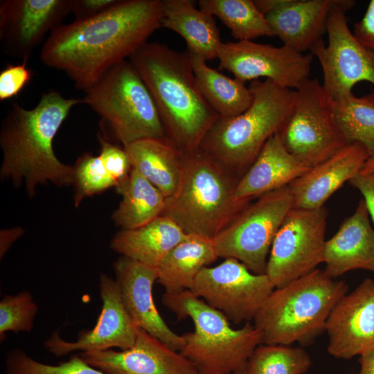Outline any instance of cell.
Returning <instances> with one entry per match:
<instances>
[{
    "instance_id": "6da1fadb",
    "label": "cell",
    "mask_w": 374,
    "mask_h": 374,
    "mask_svg": "<svg viewBox=\"0 0 374 374\" xmlns=\"http://www.w3.org/2000/svg\"><path fill=\"white\" fill-rule=\"evenodd\" d=\"M161 19V0H118L98 15L55 28L39 60L84 91L148 43Z\"/></svg>"
},
{
    "instance_id": "7a4b0ae2",
    "label": "cell",
    "mask_w": 374,
    "mask_h": 374,
    "mask_svg": "<svg viewBox=\"0 0 374 374\" xmlns=\"http://www.w3.org/2000/svg\"><path fill=\"white\" fill-rule=\"evenodd\" d=\"M80 103L82 99L65 98L54 89L43 93L32 109L13 103L0 129L1 179L24 186L29 197L39 185H72L73 166L57 157L53 140L71 109Z\"/></svg>"
},
{
    "instance_id": "3957f363",
    "label": "cell",
    "mask_w": 374,
    "mask_h": 374,
    "mask_svg": "<svg viewBox=\"0 0 374 374\" xmlns=\"http://www.w3.org/2000/svg\"><path fill=\"white\" fill-rule=\"evenodd\" d=\"M129 61L152 94L169 141L181 154L198 151L219 116L198 89L189 52L148 42Z\"/></svg>"
},
{
    "instance_id": "277c9868",
    "label": "cell",
    "mask_w": 374,
    "mask_h": 374,
    "mask_svg": "<svg viewBox=\"0 0 374 374\" xmlns=\"http://www.w3.org/2000/svg\"><path fill=\"white\" fill-rule=\"evenodd\" d=\"M238 180L199 150L182 154L178 186L166 198L161 215L188 235L213 240L251 204L236 197Z\"/></svg>"
},
{
    "instance_id": "5b68a950",
    "label": "cell",
    "mask_w": 374,
    "mask_h": 374,
    "mask_svg": "<svg viewBox=\"0 0 374 374\" xmlns=\"http://www.w3.org/2000/svg\"><path fill=\"white\" fill-rule=\"evenodd\" d=\"M249 88L253 96L249 108L234 117L219 116L199 150L239 179L279 132L296 98L295 90L269 79L253 80Z\"/></svg>"
},
{
    "instance_id": "8992f818",
    "label": "cell",
    "mask_w": 374,
    "mask_h": 374,
    "mask_svg": "<svg viewBox=\"0 0 374 374\" xmlns=\"http://www.w3.org/2000/svg\"><path fill=\"white\" fill-rule=\"evenodd\" d=\"M348 287L316 269L275 288L253 319L261 344H309L325 330L330 313Z\"/></svg>"
},
{
    "instance_id": "52a82bcc",
    "label": "cell",
    "mask_w": 374,
    "mask_h": 374,
    "mask_svg": "<svg viewBox=\"0 0 374 374\" xmlns=\"http://www.w3.org/2000/svg\"><path fill=\"white\" fill-rule=\"evenodd\" d=\"M163 304L178 319L187 317L193 332L182 335L180 353L199 374H234L245 370L254 350L261 344L260 335L250 322L238 329L220 312L211 308L190 290L165 292Z\"/></svg>"
},
{
    "instance_id": "ba28073f",
    "label": "cell",
    "mask_w": 374,
    "mask_h": 374,
    "mask_svg": "<svg viewBox=\"0 0 374 374\" xmlns=\"http://www.w3.org/2000/svg\"><path fill=\"white\" fill-rule=\"evenodd\" d=\"M84 92L82 103L108 123L123 147L142 139H168L152 96L129 60Z\"/></svg>"
},
{
    "instance_id": "9c48e42d",
    "label": "cell",
    "mask_w": 374,
    "mask_h": 374,
    "mask_svg": "<svg viewBox=\"0 0 374 374\" xmlns=\"http://www.w3.org/2000/svg\"><path fill=\"white\" fill-rule=\"evenodd\" d=\"M296 91L292 109L278 132L286 150L313 168L348 143L333 116V100L318 79H308Z\"/></svg>"
},
{
    "instance_id": "30bf717a",
    "label": "cell",
    "mask_w": 374,
    "mask_h": 374,
    "mask_svg": "<svg viewBox=\"0 0 374 374\" xmlns=\"http://www.w3.org/2000/svg\"><path fill=\"white\" fill-rule=\"evenodd\" d=\"M293 206L289 186L258 197L213 240L218 257L236 259L254 274H266L273 241Z\"/></svg>"
},
{
    "instance_id": "8fae6325",
    "label": "cell",
    "mask_w": 374,
    "mask_h": 374,
    "mask_svg": "<svg viewBox=\"0 0 374 374\" xmlns=\"http://www.w3.org/2000/svg\"><path fill=\"white\" fill-rule=\"evenodd\" d=\"M328 211L293 207L273 241L266 274L275 288L285 286L323 262Z\"/></svg>"
},
{
    "instance_id": "7c38bea8",
    "label": "cell",
    "mask_w": 374,
    "mask_h": 374,
    "mask_svg": "<svg viewBox=\"0 0 374 374\" xmlns=\"http://www.w3.org/2000/svg\"><path fill=\"white\" fill-rule=\"evenodd\" d=\"M355 3L353 0H337L328 18V45L322 39L310 51L320 62L322 85L333 100L352 93L357 82L374 84V53L355 38L346 17Z\"/></svg>"
},
{
    "instance_id": "4fadbf2b",
    "label": "cell",
    "mask_w": 374,
    "mask_h": 374,
    "mask_svg": "<svg viewBox=\"0 0 374 374\" xmlns=\"http://www.w3.org/2000/svg\"><path fill=\"white\" fill-rule=\"evenodd\" d=\"M275 289L269 276L251 271L234 258L204 267L190 291L235 324L253 320Z\"/></svg>"
},
{
    "instance_id": "5bb4252c",
    "label": "cell",
    "mask_w": 374,
    "mask_h": 374,
    "mask_svg": "<svg viewBox=\"0 0 374 374\" xmlns=\"http://www.w3.org/2000/svg\"><path fill=\"white\" fill-rule=\"evenodd\" d=\"M217 58L219 69L229 71L244 83L264 77L281 87L296 90L310 78L313 55L285 45L242 40L222 42Z\"/></svg>"
},
{
    "instance_id": "9a60e30c",
    "label": "cell",
    "mask_w": 374,
    "mask_h": 374,
    "mask_svg": "<svg viewBox=\"0 0 374 374\" xmlns=\"http://www.w3.org/2000/svg\"><path fill=\"white\" fill-rule=\"evenodd\" d=\"M73 0L0 1V42L5 54L26 61L72 10Z\"/></svg>"
},
{
    "instance_id": "2e32d148",
    "label": "cell",
    "mask_w": 374,
    "mask_h": 374,
    "mask_svg": "<svg viewBox=\"0 0 374 374\" xmlns=\"http://www.w3.org/2000/svg\"><path fill=\"white\" fill-rule=\"evenodd\" d=\"M102 309L96 324L90 330L80 332L75 341L62 339L57 331L46 341V349L56 356L73 351H102L130 348L134 344L138 328L123 305L116 280L101 274L99 280Z\"/></svg>"
},
{
    "instance_id": "e0dca14e",
    "label": "cell",
    "mask_w": 374,
    "mask_h": 374,
    "mask_svg": "<svg viewBox=\"0 0 374 374\" xmlns=\"http://www.w3.org/2000/svg\"><path fill=\"white\" fill-rule=\"evenodd\" d=\"M328 353L349 359L374 347V280L366 278L334 306L327 319Z\"/></svg>"
},
{
    "instance_id": "ac0fdd59",
    "label": "cell",
    "mask_w": 374,
    "mask_h": 374,
    "mask_svg": "<svg viewBox=\"0 0 374 374\" xmlns=\"http://www.w3.org/2000/svg\"><path fill=\"white\" fill-rule=\"evenodd\" d=\"M79 355L107 374H199L180 352L139 328L130 348L82 352Z\"/></svg>"
},
{
    "instance_id": "d6986e66",
    "label": "cell",
    "mask_w": 374,
    "mask_h": 374,
    "mask_svg": "<svg viewBox=\"0 0 374 374\" xmlns=\"http://www.w3.org/2000/svg\"><path fill=\"white\" fill-rule=\"evenodd\" d=\"M113 267L123 305L135 326L179 352L182 335L170 329L154 301L157 268L124 256L119 257Z\"/></svg>"
},
{
    "instance_id": "ffe728a7",
    "label": "cell",
    "mask_w": 374,
    "mask_h": 374,
    "mask_svg": "<svg viewBox=\"0 0 374 374\" xmlns=\"http://www.w3.org/2000/svg\"><path fill=\"white\" fill-rule=\"evenodd\" d=\"M369 158L366 148L358 142L348 143L332 157L312 168L288 186L293 207L316 209L347 181L355 177Z\"/></svg>"
},
{
    "instance_id": "44dd1931",
    "label": "cell",
    "mask_w": 374,
    "mask_h": 374,
    "mask_svg": "<svg viewBox=\"0 0 374 374\" xmlns=\"http://www.w3.org/2000/svg\"><path fill=\"white\" fill-rule=\"evenodd\" d=\"M323 262L324 271L332 278L353 269L374 271V229L363 199L338 231L326 240Z\"/></svg>"
},
{
    "instance_id": "7402d4cb",
    "label": "cell",
    "mask_w": 374,
    "mask_h": 374,
    "mask_svg": "<svg viewBox=\"0 0 374 374\" xmlns=\"http://www.w3.org/2000/svg\"><path fill=\"white\" fill-rule=\"evenodd\" d=\"M337 0H287L265 15L283 45L304 53L323 39L332 7Z\"/></svg>"
},
{
    "instance_id": "603a6c76",
    "label": "cell",
    "mask_w": 374,
    "mask_h": 374,
    "mask_svg": "<svg viewBox=\"0 0 374 374\" xmlns=\"http://www.w3.org/2000/svg\"><path fill=\"white\" fill-rule=\"evenodd\" d=\"M311 168L285 148L278 133L265 144L254 162L239 179L235 187L238 199H253L288 186Z\"/></svg>"
},
{
    "instance_id": "cb8c5ba5",
    "label": "cell",
    "mask_w": 374,
    "mask_h": 374,
    "mask_svg": "<svg viewBox=\"0 0 374 374\" xmlns=\"http://www.w3.org/2000/svg\"><path fill=\"white\" fill-rule=\"evenodd\" d=\"M187 235L171 219L161 215L139 228L121 229L112 239L110 247L121 256L157 267Z\"/></svg>"
},
{
    "instance_id": "d4e9b609",
    "label": "cell",
    "mask_w": 374,
    "mask_h": 374,
    "mask_svg": "<svg viewBox=\"0 0 374 374\" xmlns=\"http://www.w3.org/2000/svg\"><path fill=\"white\" fill-rule=\"evenodd\" d=\"M161 28L184 38L187 51L206 61L217 57L222 41L213 16L197 9L190 0H161Z\"/></svg>"
},
{
    "instance_id": "484cf974",
    "label": "cell",
    "mask_w": 374,
    "mask_h": 374,
    "mask_svg": "<svg viewBox=\"0 0 374 374\" xmlns=\"http://www.w3.org/2000/svg\"><path fill=\"white\" fill-rule=\"evenodd\" d=\"M217 258L213 240L188 235L157 266V281L166 293L190 290L199 272Z\"/></svg>"
},
{
    "instance_id": "4316f807",
    "label": "cell",
    "mask_w": 374,
    "mask_h": 374,
    "mask_svg": "<svg viewBox=\"0 0 374 374\" xmlns=\"http://www.w3.org/2000/svg\"><path fill=\"white\" fill-rule=\"evenodd\" d=\"M132 168L168 197L175 191L180 178L182 154L168 139H146L123 147Z\"/></svg>"
},
{
    "instance_id": "83f0119b",
    "label": "cell",
    "mask_w": 374,
    "mask_h": 374,
    "mask_svg": "<svg viewBox=\"0 0 374 374\" xmlns=\"http://www.w3.org/2000/svg\"><path fill=\"white\" fill-rule=\"evenodd\" d=\"M116 190L122 199L112 213V220L121 229L139 228L161 215L165 196L134 168Z\"/></svg>"
},
{
    "instance_id": "f1b7e54d",
    "label": "cell",
    "mask_w": 374,
    "mask_h": 374,
    "mask_svg": "<svg viewBox=\"0 0 374 374\" xmlns=\"http://www.w3.org/2000/svg\"><path fill=\"white\" fill-rule=\"evenodd\" d=\"M190 54L198 89L220 117H234L249 108L253 96L245 83L208 66L203 57Z\"/></svg>"
},
{
    "instance_id": "f546056e",
    "label": "cell",
    "mask_w": 374,
    "mask_h": 374,
    "mask_svg": "<svg viewBox=\"0 0 374 374\" xmlns=\"http://www.w3.org/2000/svg\"><path fill=\"white\" fill-rule=\"evenodd\" d=\"M199 8L218 17L238 41L275 34L253 0H199Z\"/></svg>"
},
{
    "instance_id": "4dcf8cb0",
    "label": "cell",
    "mask_w": 374,
    "mask_h": 374,
    "mask_svg": "<svg viewBox=\"0 0 374 374\" xmlns=\"http://www.w3.org/2000/svg\"><path fill=\"white\" fill-rule=\"evenodd\" d=\"M335 121L348 143L358 142L374 155V91L357 97L353 92L333 100Z\"/></svg>"
},
{
    "instance_id": "1f68e13d",
    "label": "cell",
    "mask_w": 374,
    "mask_h": 374,
    "mask_svg": "<svg viewBox=\"0 0 374 374\" xmlns=\"http://www.w3.org/2000/svg\"><path fill=\"white\" fill-rule=\"evenodd\" d=\"M312 364L309 354L299 347L260 344L249 357L248 374H304Z\"/></svg>"
},
{
    "instance_id": "d6a6232c",
    "label": "cell",
    "mask_w": 374,
    "mask_h": 374,
    "mask_svg": "<svg viewBox=\"0 0 374 374\" xmlns=\"http://www.w3.org/2000/svg\"><path fill=\"white\" fill-rule=\"evenodd\" d=\"M73 166V203L75 207L88 197L100 193L112 187H116L117 182L105 168L99 156L90 152L82 154Z\"/></svg>"
},
{
    "instance_id": "836d02e7",
    "label": "cell",
    "mask_w": 374,
    "mask_h": 374,
    "mask_svg": "<svg viewBox=\"0 0 374 374\" xmlns=\"http://www.w3.org/2000/svg\"><path fill=\"white\" fill-rule=\"evenodd\" d=\"M6 374H107L85 362L80 355H72L57 365L40 363L20 349L10 351L6 357Z\"/></svg>"
},
{
    "instance_id": "e575fe53",
    "label": "cell",
    "mask_w": 374,
    "mask_h": 374,
    "mask_svg": "<svg viewBox=\"0 0 374 374\" xmlns=\"http://www.w3.org/2000/svg\"><path fill=\"white\" fill-rule=\"evenodd\" d=\"M38 306L32 294L26 290L15 295H6L0 301V339L6 332H30Z\"/></svg>"
},
{
    "instance_id": "d590c367",
    "label": "cell",
    "mask_w": 374,
    "mask_h": 374,
    "mask_svg": "<svg viewBox=\"0 0 374 374\" xmlns=\"http://www.w3.org/2000/svg\"><path fill=\"white\" fill-rule=\"evenodd\" d=\"M98 141L100 147L98 156L107 172L118 184L128 177L132 169L130 157L124 148L113 144L100 132Z\"/></svg>"
},
{
    "instance_id": "8d00e7d4",
    "label": "cell",
    "mask_w": 374,
    "mask_h": 374,
    "mask_svg": "<svg viewBox=\"0 0 374 374\" xmlns=\"http://www.w3.org/2000/svg\"><path fill=\"white\" fill-rule=\"evenodd\" d=\"M33 71L27 62L17 64H8L0 72V100L17 96L31 80Z\"/></svg>"
},
{
    "instance_id": "74e56055",
    "label": "cell",
    "mask_w": 374,
    "mask_h": 374,
    "mask_svg": "<svg viewBox=\"0 0 374 374\" xmlns=\"http://www.w3.org/2000/svg\"><path fill=\"white\" fill-rule=\"evenodd\" d=\"M353 35L361 44L374 53V0L370 1L363 17L355 24Z\"/></svg>"
},
{
    "instance_id": "f35d334b",
    "label": "cell",
    "mask_w": 374,
    "mask_h": 374,
    "mask_svg": "<svg viewBox=\"0 0 374 374\" xmlns=\"http://www.w3.org/2000/svg\"><path fill=\"white\" fill-rule=\"evenodd\" d=\"M118 0H73L71 13L75 19L92 17L108 10Z\"/></svg>"
},
{
    "instance_id": "ab89813d",
    "label": "cell",
    "mask_w": 374,
    "mask_h": 374,
    "mask_svg": "<svg viewBox=\"0 0 374 374\" xmlns=\"http://www.w3.org/2000/svg\"><path fill=\"white\" fill-rule=\"evenodd\" d=\"M349 181L363 195L368 215L374 224V176L358 172Z\"/></svg>"
},
{
    "instance_id": "60d3db41",
    "label": "cell",
    "mask_w": 374,
    "mask_h": 374,
    "mask_svg": "<svg viewBox=\"0 0 374 374\" xmlns=\"http://www.w3.org/2000/svg\"><path fill=\"white\" fill-rule=\"evenodd\" d=\"M24 233L20 226L3 229L0 232V258L6 254L11 245Z\"/></svg>"
},
{
    "instance_id": "b9f144b4",
    "label": "cell",
    "mask_w": 374,
    "mask_h": 374,
    "mask_svg": "<svg viewBox=\"0 0 374 374\" xmlns=\"http://www.w3.org/2000/svg\"><path fill=\"white\" fill-rule=\"evenodd\" d=\"M359 362L358 374H374V347L360 355Z\"/></svg>"
},
{
    "instance_id": "7bdbcfd3",
    "label": "cell",
    "mask_w": 374,
    "mask_h": 374,
    "mask_svg": "<svg viewBox=\"0 0 374 374\" xmlns=\"http://www.w3.org/2000/svg\"><path fill=\"white\" fill-rule=\"evenodd\" d=\"M359 172L374 176V155L366 160Z\"/></svg>"
},
{
    "instance_id": "ee69618b",
    "label": "cell",
    "mask_w": 374,
    "mask_h": 374,
    "mask_svg": "<svg viewBox=\"0 0 374 374\" xmlns=\"http://www.w3.org/2000/svg\"><path fill=\"white\" fill-rule=\"evenodd\" d=\"M234 374H248V373L246 371V370L235 373Z\"/></svg>"
}]
</instances>
